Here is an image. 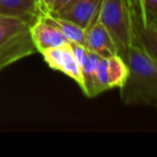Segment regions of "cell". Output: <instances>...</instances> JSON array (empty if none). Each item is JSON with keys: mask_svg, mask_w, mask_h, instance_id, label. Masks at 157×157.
Masks as SVG:
<instances>
[{"mask_svg": "<svg viewBox=\"0 0 157 157\" xmlns=\"http://www.w3.org/2000/svg\"><path fill=\"white\" fill-rule=\"evenodd\" d=\"M128 76L120 88L126 105H150L157 109V63L139 45L131 43L122 56Z\"/></svg>", "mask_w": 157, "mask_h": 157, "instance_id": "1", "label": "cell"}, {"mask_svg": "<svg viewBox=\"0 0 157 157\" xmlns=\"http://www.w3.org/2000/svg\"><path fill=\"white\" fill-rule=\"evenodd\" d=\"M98 18L113 39L117 54L123 56L132 41L126 0H101Z\"/></svg>", "mask_w": 157, "mask_h": 157, "instance_id": "2", "label": "cell"}, {"mask_svg": "<svg viewBox=\"0 0 157 157\" xmlns=\"http://www.w3.org/2000/svg\"><path fill=\"white\" fill-rule=\"evenodd\" d=\"M40 54L43 56L44 61L48 63V67L68 75L78 83L81 90H83L84 84L81 68L75 59L70 42L58 48H48V50L41 52Z\"/></svg>", "mask_w": 157, "mask_h": 157, "instance_id": "3", "label": "cell"}, {"mask_svg": "<svg viewBox=\"0 0 157 157\" xmlns=\"http://www.w3.org/2000/svg\"><path fill=\"white\" fill-rule=\"evenodd\" d=\"M98 11L96 12L90 24L85 28V48L103 57L117 54V50L110 33L100 23L98 18Z\"/></svg>", "mask_w": 157, "mask_h": 157, "instance_id": "4", "label": "cell"}, {"mask_svg": "<svg viewBox=\"0 0 157 157\" xmlns=\"http://www.w3.org/2000/svg\"><path fill=\"white\" fill-rule=\"evenodd\" d=\"M30 36L39 53L69 43L59 29L44 18L42 14L30 25Z\"/></svg>", "mask_w": 157, "mask_h": 157, "instance_id": "5", "label": "cell"}, {"mask_svg": "<svg viewBox=\"0 0 157 157\" xmlns=\"http://www.w3.org/2000/svg\"><path fill=\"white\" fill-rule=\"evenodd\" d=\"M73 54L81 68L83 76V93L88 98L98 96L96 90V65L99 55L87 50L85 46L70 42Z\"/></svg>", "mask_w": 157, "mask_h": 157, "instance_id": "6", "label": "cell"}, {"mask_svg": "<svg viewBox=\"0 0 157 157\" xmlns=\"http://www.w3.org/2000/svg\"><path fill=\"white\" fill-rule=\"evenodd\" d=\"M101 0H71L52 14L65 18L85 29L100 7ZM51 13V12H50Z\"/></svg>", "mask_w": 157, "mask_h": 157, "instance_id": "7", "label": "cell"}, {"mask_svg": "<svg viewBox=\"0 0 157 157\" xmlns=\"http://www.w3.org/2000/svg\"><path fill=\"white\" fill-rule=\"evenodd\" d=\"M42 13L40 0H0V14L21 18L30 25Z\"/></svg>", "mask_w": 157, "mask_h": 157, "instance_id": "8", "label": "cell"}, {"mask_svg": "<svg viewBox=\"0 0 157 157\" xmlns=\"http://www.w3.org/2000/svg\"><path fill=\"white\" fill-rule=\"evenodd\" d=\"M30 31L0 48V71L36 52Z\"/></svg>", "mask_w": 157, "mask_h": 157, "instance_id": "9", "label": "cell"}, {"mask_svg": "<svg viewBox=\"0 0 157 157\" xmlns=\"http://www.w3.org/2000/svg\"><path fill=\"white\" fill-rule=\"evenodd\" d=\"M30 31V24L13 16L0 14V48Z\"/></svg>", "mask_w": 157, "mask_h": 157, "instance_id": "10", "label": "cell"}, {"mask_svg": "<svg viewBox=\"0 0 157 157\" xmlns=\"http://www.w3.org/2000/svg\"><path fill=\"white\" fill-rule=\"evenodd\" d=\"M42 16L50 23H52L55 27H57L69 42L81 44L83 46L85 45V29L84 28L50 12H43Z\"/></svg>", "mask_w": 157, "mask_h": 157, "instance_id": "11", "label": "cell"}, {"mask_svg": "<svg viewBox=\"0 0 157 157\" xmlns=\"http://www.w3.org/2000/svg\"><path fill=\"white\" fill-rule=\"evenodd\" d=\"M128 11L145 25L157 27V0H126Z\"/></svg>", "mask_w": 157, "mask_h": 157, "instance_id": "12", "label": "cell"}, {"mask_svg": "<svg viewBox=\"0 0 157 157\" xmlns=\"http://www.w3.org/2000/svg\"><path fill=\"white\" fill-rule=\"evenodd\" d=\"M108 59V81L110 90L114 87L121 88L128 76V67L122 56L114 54L107 57Z\"/></svg>", "mask_w": 157, "mask_h": 157, "instance_id": "13", "label": "cell"}, {"mask_svg": "<svg viewBox=\"0 0 157 157\" xmlns=\"http://www.w3.org/2000/svg\"><path fill=\"white\" fill-rule=\"evenodd\" d=\"M96 90L97 95L110 90L108 81V59L99 55L96 65Z\"/></svg>", "mask_w": 157, "mask_h": 157, "instance_id": "14", "label": "cell"}, {"mask_svg": "<svg viewBox=\"0 0 157 157\" xmlns=\"http://www.w3.org/2000/svg\"><path fill=\"white\" fill-rule=\"evenodd\" d=\"M70 1H71V0H55L54 5H53V7H52V10H51V13L57 12L59 9H61L63 6H66L68 2H70Z\"/></svg>", "mask_w": 157, "mask_h": 157, "instance_id": "15", "label": "cell"}, {"mask_svg": "<svg viewBox=\"0 0 157 157\" xmlns=\"http://www.w3.org/2000/svg\"><path fill=\"white\" fill-rule=\"evenodd\" d=\"M54 2L55 0H40V3H41V8L43 10V12H51Z\"/></svg>", "mask_w": 157, "mask_h": 157, "instance_id": "16", "label": "cell"}]
</instances>
